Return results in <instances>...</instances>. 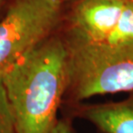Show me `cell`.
<instances>
[{"label": "cell", "mask_w": 133, "mask_h": 133, "mask_svg": "<svg viewBox=\"0 0 133 133\" xmlns=\"http://www.w3.org/2000/svg\"><path fill=\"white\" fill-rule=\"evenodd\" d=\"M17 133H51L68 84L63 38L44 40L1 77Z\"/></svg>", "instance_id": "1"}, {"label": "cell", "mask_w": 133, "mask_h": 133, "mask_svg": "<svg viewBox=\"0 0 133 133\" xmlns=\"http://www.w3.org/2000/svg\"><path fill=\"white\" fill-rule=\"evenodd\" d=\"M62 38L68 73L65 96L74 104L96 95L133 91V40L94 42L68 30Z\"/></svg>", "instance_id": "2"}, {"label": "cell", "mask_w": 133, "mask_h": 133, "mask_svg": "<svg viewBox=\"0 0 133 133\" xmlns=\"http://www.w3.org/2000/svg\"><path fill=\"white\" fill-rule=\"evenodd\" d=\"M62 0H14L0 21V78L55 32Z\"/></svg>", "instance_id": "3"}, {"label": "cell", "mask_w": 133, "mask_h": 133, "mask_svg": "<svg viewBox=\"0 0 133 133\" xmlns=\"http://www.w3.org/2000/svg\"><path fill=\"white\" fill-rule=\"evenodd\" d=\"M68 31L94 42L133 40L131 0H73Z\"/></svg>", "instance_id": "4"}, {"label": "cell", "mask_w": 133, "mask_h": 133, "mask_svg": "<svg viewBox=\"0 0 133 133\" xmlns=\"http://www.w3.org/2000/svg\"><path fill=\"white\" fill-rule=\"evenodd\" d=\"M76 116L100 133H133V91L126 99L98 104H73Z\"/></svg>", "instance_id": "5"}, {"label": "cell", "mask_w": 133, "mask_h": 133, "mask_svg": "<svg viewBox=\"0 0 133 133\" xmlns=\"http://www.w3.org/2000/svg\"><path fill=\"white\" fill-rule=\"evenodd\" d=\"M0 133H17L4 87L0 78Z\"/></svg>", "instance_id": "6"}, {"label": "cell", "mask_w": 133, "mask_h": 133, "mask_svg": "<svg viewBox=\"0 0 133 133\" xmlns=\"http://www.w3.org/2000/svg\"><path fill=\"white\" fill-rule=\"evenodd\" d=\"M51 133H74V131L68 119H60Z\"/></svg>", "instance_id": "7"}, {"label": "cell", "mask_w": 133, "mask_h": 133, "mask_svg": "<svg viewBox=\"0 0 133 133\" xmlns=\"http://www.w3.org/2000/svg\"><path fill=\"white\" fill-rule=\"evenodd\" d=\"M1 1H2V0H1ZM62 1L64 2V1H69V0H62Z\"/></svg>", "instance_id": "8"}, {"label": "cell", "mask_w": 133, "mask_h": 133, "mask_svg": "<svg viewBox=\"0 0 133 133\" xmlns=\"http://www.w3.org/2000/svg\"><path fill=\"white\" fill-rule=\"evenodd\" d=\"M0 3H1V0H0Z\"/></svg>", "instance_id": "9"}, {"label": "cell", "mask_w": 133, "mask_h": 133, "mask_svg": "<svg viewBox=\"0 0 133 133\" xmlns=\"http://www.w3.org/2000/svg\"><path fill=\"white\" fill-rule=\"evenodd\" d=\"M131 1H133V0H131Z\"/></svg>", "instance_id": "10"}]
</instances>
